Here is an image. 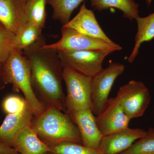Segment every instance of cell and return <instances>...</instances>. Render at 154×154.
Wrapping results in <instances>:
<instances>
[{"mask_svg":"<svg viewBox=\"0 0 154 154\" xmlns=\"http://www.w3.org/2000/svg\"><path fill=\"white\" fill-rule=\"evenodd\" d=\"M46 44L42 35L23 51L30 63L32 88L45 108L55 107L66 113V96L62 87L63 67L57 51L45 47Z\"/></svg>","mask_w":154,"mask_h":154,"instance_id":"6da1fadb","label":"cell"},{"mask_svg":"<svg viewBox=\"0 0 154 154\" xmlns=\"http://www.w3.org/2000/svg\"><path fill=\"white\" fill-rule=\"evenodd\" d=\"M30 127L48 146L63 142L82 144L79 131L71 117L55 107H46L34 116Z\"/></svg>","mask_w":154,"mask_h":154,"instance_id":"7a4b0ae2","label":"cell"},{"mask_svg":"<svg viewBox=\"0 0 154 154\" xmlns=\"http://www.w3.org/2000/svg\"><path fill=\"white\" fill-rule=\"evenodd\" d=\"M3 79L6 85L11 84L15 93L22 92L34 116L42 113L45 107L33 92L30 61L22 51L14 49L3 64Z\"/></svg>","mask_w":154,"mask_h":154,"instance_id":"3957f363","label":"cell"},{"mask_svg":"<svg viewBox=\"0 0 154 154\" xmlns=\"http://www.w3.org/2000/svg\"><path fill=\"white\" fill-rule=\"evenodd\" d=\"M63 77L67 91L66 113L71 117L76 111L92 110V77L68 68H63Z\"/></svg>","mask_w":154,"mask_h":154,"instance_id":"277c9868","label":"cell"},{"mask_svg":"<svg viewBox=\"0 0 154 154\" xmlns=\"http://www.w3.org/2000/svg\"><path fill=\"white\" fill-rule=\"evenodd\" d=\"M61 30L60 39L53 44H45V47L63 52L91 50L113 53L122 49V47L116 43L111 44L91 38L79 33L72 28L62 26Z\"/></svg>","mask_w":154,"mask_h":154,"instance_id":"5b68a950","label":"cell"},{"mask_svg":"<svg viewBox=\"0 0 154 154\" xmlns=\"http://www.w3.org/2000/svg\"><path fill=\"white\" fill-rule=\"evenodd\" d=\"M116 97L131 120L142 116L151 101L148 88L142 82L135 80L119 88Z\"/></svg>","mask_w":154,"mask_h":154,"instance_id":"8992f818","label":"cell"},{"mask_svg":"<svg viewBox=\"0 0 154 154\" xmlns=\"http://www.w3.org/2000/svg\"><path fill=\"white\" fill-rule=\"evenodd\" d=\"M57 52L63 68H68L92 77L103 69L102 64L104 60L112 53L108 51L91 50Z\"/></svg>","mask_w":154,"mask_h":154,"instance_id":"52a82bcc","label":"cell"},{"mask_svg":"<svg viewBox=\"0 0 154 154\" xmlns=\"http://www.w3.org/2000/svg\"><path fill=\"white\" fill-rule=\"evenodd\" d=\"M125 68L122 64L111 62L107 68L92 77L91 98L94 115H99L105 109L113 84L123 73Z\"/></svg>","mask_w":154,"mask_h":154,"instance_id":"ba28073f","label":"cell"},{"mask_svg":"<svg viewBox=\"0 0 154 154\" xmlns=\"http://www.w3.org/2000/svg\"><path fill=\"white\" fill-rule=\"evenodd\" d=\"M96 120L104 136L126 129L131 121L116 97L109 99L105 109L96 116Z\"/></svg>","mask_w":154,"mask_h":154,"instance_id":"9c48e42d","label":"cell"},{"mask_svg":"<svg viewBox=\"0 0 154 154\" xmlns=\"http://www.w3.org/2000/svg\"><path fill=\"white\" fill-rule=\"evenodd\" d=\"M71 117L78 127L82 145L87 147L99 150L104 136L99 130L93 111L79 110L73 113Z\"/></svg>","mask_w":154,"mask_h":154,"instance_id":"30bf717a","label":"cell"},{"mask_svg":"<svg viewBox=\"0 0 154 154\" xmlns=\"http://www.w3.org/2000/svg\"><path fill=\"white\" fill-rule=\"evenodd\" d=\"M146 131L141 128L129 127L102 138L99 150L102 154H120L125 151Z\"/></svg>","mask_w":154,"mask_h":154,"instance_id":"8fae6325","label":"cell"},{"mask_svg":"<svg viewBox=\"0 0 154 154\" xmlns=\"http://www.w3.org/2000/svg\"><path fill=\"white\" fill-rule=\"evenodd\" d=\"M63 27L72 28L77 32L91 38H97L108 43H115L103 31L99 25L93 11L86 7L81 6L78 14Z\"/></svg>","mask_w":154,"mask_h":154,"instance_id":"7c38bea8","label":"cell"},{"mask_svg":"<svg viewBox=\"0 0 154 154\" xmlns=\"http://www.w3.org/2000/svg\"><path fill=\"white\" fill-rule=\"evenodd\" d=\"M33 117L29 105L19 113L7 115L0 125V142L13 147L17 136L23 130L30 126Z\"/></svg>","mask_w":154,"mask_h":154,"instance_id":"4fadbf2b","label":"cell"},{"mask_svg":"<svg viewBox=\"0 0 154 154\" xmlns=\"http://www.w3.org/2000/svg\"><path fill=\"white\" fill-rule=\"evenodd\" d=\"M28 22L22 0H0V23L14 34Z\"/></svg>","mask_w":154,"mask_h":154,"instance_id":"5bb4252c","label":"cell"},{"mask_svg":"<svg viewBox=\"0 0 154 154\" xmlns=\"http://www.w3.org/2000/svg\"><path fill=\"white\" fill-rule=\"evenodd\" d=\"M13 147L20 154H44L50 151L49 146L40 139L30 127L19 133Z\"/></svg>","mask_w":154,"mask_h":154,"instance_id":"9a60e30c","label":"cell"},{"mask_svg":"<svg viewBox=\"0 0 154 154\" xmlns=\"http://www.w3.org/2000/svg\"><path fill=\"white\" fill-rule=\"evenodd\" d=\"M135 20L137 23V31L133 49L128 59L130 63H132L135 59L142 44L154 38V12L146 17H139Z\"/></svg>","mask_w":154,"mask_h":154,"instance_id":"2e32d148","label":"cell"},{"mask_svg":"<svg viewBox=\"0 0 154 154\" xmlns=\"http://www.w3.org/2000/svg\"><path fill=\"white\" fill-rule=\"evenodd\" d=\"M91 6L98 11H101L115 8L123 13L125 18L133 21L139 16V4L134 0H91Z\"/></svg>","mask_w":154,"mask_h":154,"instance_id":"e0dca14e","label":"cell"},{"mask_svg":"<svg viewBox=\"0 0 154 154\" xmlns=\"http://www.w3.org/2000/svg\"><path fill=\"white\" fill-rule=\"evenodd\" d=\"M85 0H47V4L52 7V18L63 25L69 22L75 9Z\"/></svg>","mask_w":154,"mask_h":154,"instance_id":"ac0fdd59","label":"cell"},{"mask_svg":"<svg viewBox=\"0 0 154 154\" xmlns=\"http://www.w3.org/2000/svg\"><path fill=\"white\" fill-rule=\"evenodd\" d=\"M42 29L28 22L15 34V48L22 51L34 44L41 36Z\"/></svg>","mask_w":154,"mask_h":154,"instance_id":"d6986e66","label":"cell"},{"mask_svg":"<svg viewBox=\"0 0 154 154\" xmlns=\"http://www.w3.org/2000/svg\"><path fill=\"white\" fill-rule=\"evenodd\" d=\"M47 0H27L25 10L28 22L33 23L42 29L45 27Z\"/></svg>","mask_w":154,"mask_h":154,"instance_id":"ffe728a7","label":"cell"},{"mask_svg":"<svg viewBox=\"0 0 154 154\" xmlns=\"http://www.w3.org/2000/svg\"><path fill=\"white\" fill-rule=\"evenodd\" d=\"M120 154H154V128H150L143 137Z\"/></svg>","mask_w":154,"mask_h":154,"instance_id":"44dd1931","label":"cell"},{"mask_svg":"<svg viewBox=\"0 0 154 154\" xmlns=\"http://www.w3.org/2000/svg\"><path fill=\"white\" fill-rule=\"evenodd\" d=\"M49 147L50 152L54 154H102L99 150L72 142H63Z\"/></svg>","mask_w":154,"mask_h":154,"instance_id":"7402d4cb","label":"cell"},{"mask_svg":"<svg viewBox=\"0 0 154 154\" xmlns=\"http://www.w3.org/2000/svg\"><path fill=\"white\" fill-rule=\"evenodd\" d=\"M15 34L0 23V64H3L15 49Z\"/></svg>","mask_w":154,"mask_h":154,"instance_id":"603a6c76","label":"cell"},{"mask_svg":"<svg viewBox=\"0 0 154 154\" xmlns=\"http://www.w3.org/2000/svg\"><path fill=\"white\" fill-rule=\"evenodd\" d=\"M25 99L17 95H10L3 100L2 108L7 115L19 113L28 105Z\"/></svg>","mask_w":154,"mask_h":154,"instance_id":"cb8c5ba5","label":"cell"},{"mask_svg":"<svg viewBox=\"0 0 154 154\" xmlns=\"http://www.w3.org/2000/svg\"><path fill=\"white\" fill-rule=\"evenodd\" d=\"M0 154H20L14 148L0 142Z\"/></svg>","mask_w":154,"mask_h":154,"instance_id":"d4e9b609","label":"cell"},{"mask_svg":"<svg viewBox=\"0 0 154 154\" xmlns=\"http://www.w3.org/2000/svg\"><path fill=\"white\" fill-rule=\"evenodd\" d=\"M3 64H0V91L5 88L6 84L3 79L2 74Z\"/></svg>","mask_w":154,"mask_h":154,"instance_id":"484cf974","label":"cell"},{"mask_svg":"<svg viewBox=\"0 0 154 154\" xmlns=\"http://www.w3.org/2000/svg\"><path fill=\"white\" fill-rule=\"evenodd\" d=\"M152 0H146V4L147 5L148 7L151 4Z\"/></svg>","mask_w":154,"mask_h":154,"instance_id":"4316f807","label":"cell"},{"mask_svg":"<svg viewBox=\"0 0 154 154\" xmlns=\"http://www.w3.org/2000/svg\"><path fill=\"white\" fill-rule=\"evenodd\" d=\"M44 154H54L52 152H47L45 153Z\"/></svg>","mask_w":154,"mask_h":154,"instance_id":"83f0119b","label":"cell"},{"mask_svg":"<svg viewBox=\"0 0 154 154\" xmlns=\"http://www.w3.org/2000/svg\"><path fill=\"white\" fill-rule=\"evenodd\" d=\"M22 1H23V2H27V0H22Z\"/></svg>","mask_w":154,"mask_h":154,"instance_id":"f1b7e54d","label":"cell"}]
</instances>
